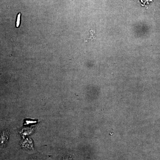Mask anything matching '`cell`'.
<instances>
[{
    "mask_svg": "<svg viewBox=\"0 0 160 160\" xmlns=\"http://www.w3.org/2000/svg\"><path fill=\"white\" fill-rule=\"evenodd\" d=\"M9 133L7 130H4L0 136V150L3 149L8 142Z\"/></svg>",
    "mask_w": 160,
    "mask_h": 160,
    "instance_id": "obj_1",
    "label": "cell"
},
{
    "mask_svg": "<svg viewBox=\"0 0 160 160\" xmlns=\"http://www.w3.org/2000/svg\"><path fill=\"white\" fill-rule=\"evenodd\" d=\"M49 157L38 152L29 155L26 160H46Z\"/></svg>",
    "mask_w": 160,
    "mask_h": 160,
    "instance_id": "obj_2",
    "label": "cell"
},
{
    "mask_svg": "<svg viewBox=\"0 0 160 160\" xmlns=\"http://www.w3.org/2000/svg\"><path fill=\"white\" fill-rule=\"evenodd\" d=\"M20 16H21V13H19V14L18 15L17 17V19L16 21V24L17 27H18L20 26V20H21V18H20L21 17H20Z\"/></svg>",
    "mask_w": 160,
    "mask_h": 160,
    "instance_id": "obj_3",
    "label": "cell"
}]
</instances>
